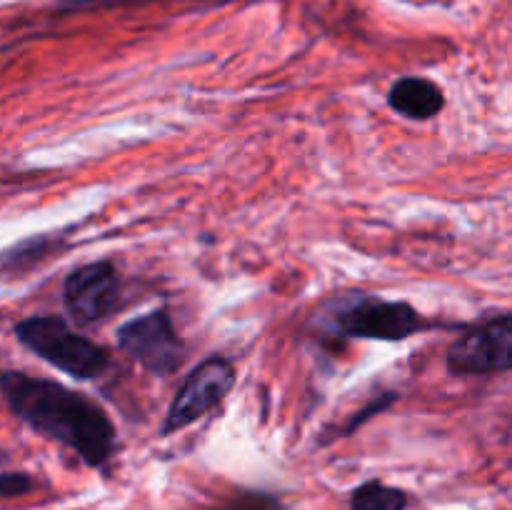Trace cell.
Returning <instances> with one entry per match:
<instances>
[{"mask_svg": "<svg viewBox=\"0 0 512 510\" xmlns=\"http://www.w3.org/2000/svg\"><path fill=\"white\" fill-rule=\"evenodd\" d=\"M0 390L15 418L73 450L88 468H103L118 450L113 420L85 395L18 370H5Z\"/></svg>", "mask_w": 512, "mask_h": 510, "instance_id": "1", "label": "cell"}, {"mask_svg": "<svg viewBox=\"0 0 512 510\" xmlns=\"http://www.w3.org/2000/svg\"><path fill=\"white\" fill-rule=\"evenodd\" d=\"M15 338L30 353L78 380L98 378L110 365L108 350L70 330L60 315H33L20 320L15 325Z\"/></svg>", "mask_w": 512, "mask_h": 510, "instance_id": "2", "label": "cell"}, {"mask_svg": "<svg viewBox=\"0 0 512 510\" xmlns=\"http://www.w3.org/2000/svg\"><path fill=\"white\" fill-rule=\"evenodd\" d=\"M120 350L153 375H173L185 360V343L165 308L138 315L115 330Z\"/></svg>", "mask_w": 512, "mask_h": 510, "instance_id": "3", "label": "cell"}, {"mask_svg": "<svg viewBox=\"0 0 512 510\" xmlns=\"http://www.w3.org/2000/svg\"><path fill=\"white\" fill-rule=\"evenodd\" d=\"M333 325L338 333L348 338H368V340H398L410 338L418 330L425 328V320L418 310L403 300H383L373 295H360L350 300L345 308L335 313Z\"/></svg>", "mask_w": 512, "mask_h": 510, "instance_id": "4", "label": "cell"}, {"mask_svg": "<svg viewBox=\"0 0 512 510\" xmlns=\"http://www.w3.org/2000/svg\"><path fill=\"white\" fill-rule=\"evenodd\" d=\"M453 375H488L512 370V313L495 315L465 330L448 348Z\"/></svg>", "mask_w": 512, "mask_h": 510, "instance_id": "5", "label": "cell"}, {"mask_svg": "<svg viewBox=\"0 0 512 510\" xmlns=\"http://www.w3.org/2000/svg\"><path fill=\"white\" fill-rule=\"evenodd\" d=\"M235 368L223 355H210L205 358L193 373L180 385L178 395L170 403L168 415L160 425V435L178 433L188 425L198 423L205 413L220 405V400L233 390Z\"/></svg>", "mask_w": 512, "mask_h": 510, "instance_id": "6", "label": "cell"}, {"mask_svg": "<svg viewBox=\"0 0 512 510\" xmlns=\"http://www.w3.org/2000/svg\"><path fill=\"white\" fill-rule=\"evenodd\" d=\"M65 310L78 325H90L118 308V273L110 263L80 265L63 283Z\"/></svg>", "mask_w": 512, "mask_h": 510, "instance_id": "7", "label": "cell"}, {"mask_svg": "<svg viewBox=\"0 0 512 510\" xmlns=\"http://www.w3.org/2000/svg\"><path fill=\"white\" fill-rule=\"evenodd\" d=\"M388 105L403 118L430 120L445 108V95L433 80L410 75L395 80L393 88L388 90Z\"/></svg>", "mask_w": 512, "mask_h": 510, "instance_id": "8", "label": "cell"}, {"mask_svg": "<svg viewBox=\"0 0 512 510\" xmlns=\"http://www.w3.org/2000/svg\"><path fill=\"white\" fill-rule=\"evenodd\" d=\"M408 503L410 498L403 488L368 480L350 493L348 510H408Z\"/></svg>", "mask_w": 512, "mask_h": 510, "instance_id": "9", "label": "cell"}, {"mask_svg": "<svg viewBox=\"0 0 512 510\" xmlns=\"http://www.w3.org/2000/svg\"><path fill=\"white\" fill-rule=\"evenodd\" d=\"M33 490V480H30L28 473H18V470H5L3 478H0V495L5 500L18 498V495H25Z\"/></svg>", "mask_w": 512, "mask_h": 510, "instance_id": "10", "label": "cell"}, {"mask_svg": "<svg viewBox=\"0 0 512 510\" xmlns=\"http://www.w3.org/2000/svg\"><path fill=\"white\" fill-rule=\"evenodd\" d=\"M395 400H398V395H395V393H385L383 398L375 400L373 405H368V408H365V410H360V413L355 415V418H353V423H350L348 428H345V435L353 433V430L358 428V425H363L365 420H368L370 415H373V413H383V410H385V408H390V405H393Z\"/></svg>", "mask_w": 512, "mask_h": 510, "instance_id": "11", "label": "cell"}, {"mask_svg": "<svg viewBox=\"0 0 512 510\" xmlns=\"http://www.w3.org/2000/svg\"><path fill=\"white\" fill-rule=\"evenodd\" d=\"M103 5H120V3H138V0H98Z\"/></svg>", "mask_w": 512, "mask_h": 510, "instance_id": "12", "label": "cell"}]
</instances>
